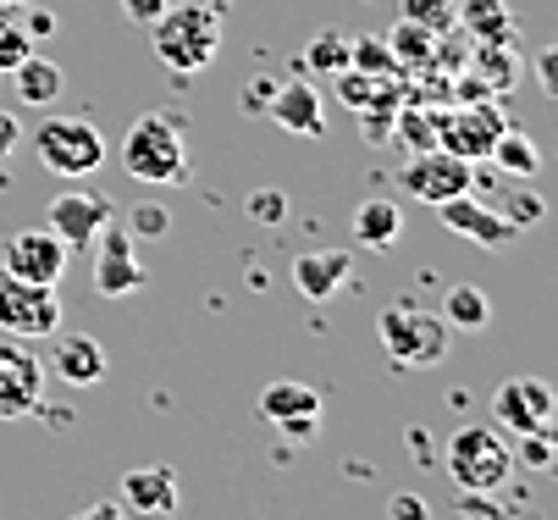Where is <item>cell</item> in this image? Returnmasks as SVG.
Instances as JSON below:
<instances>
[{
  "instance_id": "74e56055",
  "label": "cell",
  "mask_w": 558,
  "mask_h": 520,
  "mask_svg": "<svg viewBox=\"0 0 558 520\" xmlns=\"http://www.w3.org/2000/svg\"><path fill=\"white\" fill-rule=\"evenodd\" d=\"M392 520H432V509H426L415 493H398V498H392Z\"/></svg>"
},
{
  "instance_id": "ac0fdd59",
  "label": "cell",
  "mask_w": 558,
  "mask_h": 520,
  "mask_svg": "<svg viewBox=\"0 0 558 520\" xmlns=\"http://www.w3.org/2000/svg\"><path fill=\"white\" fill-rule=\"evenodd\" d=\"M453 34L475 39V45H514L520 23L504 0H459L453 7Z\"/></svg>"
},
{
  "instance_id": "b9f144b4",
  "label": "cell",
  "mask_w": 558,
  "mask_h": 520,
  "mask_svg": "<svg viewBox=\"0 0 558 520\" xmlns=\"http://www.w3.org/2000/svg\"><path fill=\"white\" fill-rule=\"evenodd\" d=\"M28 34H56V17H50V12H34V17H28Z\"/></svg>"
},
{
  "instance_id": "ee69618b",
  "label": "cell",
  "mask_w": 558,
  "mask_h": 520,
  "mask_svg": "<svg viewBox=\"0 0 558 520\" xmlns=\"http://www.w3.org/2000/svg\"><path fill=\"white\" fill-rule=\"evenodd\" d=\"M0 7H28V0H0Z\"/></svg>"
},
{
  "instance_id": "e0dca14e",
  "label": "cell",
  "mask_w": 558,
  "mask_h": 520,
  "mask_svg": "<svg viewBox=\"0 0 558 520\" xmlns=\"http://www.w3.org/2000/svg\"><path fill=\"white\" fill-rule=\"evenodd\" d=\"M349 271H354L349 250H304V255H293V288L315 305L332 300V293L349 282Z\"/></svg>"
},
{
  "instance_id": "4dcf8cb0",
  "label": "cell",
  "mask_w": 558,
  "mask_h": 520,
  "mask_svg": "<svg viewBox=\"0 0 558 520\" xmlns=\"http://www.w3.org/2000/svg\"><path fill=\"white\" fill-rule=\"evenodd\" d=\"M332 84H338V100H343V106H354V111H365V106L376 100V89H381L387 78H365V72H354V66H343V72H332Z\"/></svg>"
},
{
  "instance_id": "d6a6232c",
  "label": "cell",
  "mask_w": 558,
  "mask_h": 520,
  "mask_svg": "<svg viewBox=\"0 0 558 520\" xmlns=\"http://www.w3.org/2000/svg\"><path fill=\"white\" fill-rule=\"evenodd\" d=\"M250 216L266 221V228H277V221L288 216V194H282V189H255V194H250Z\"/></svg>"
},
{
  "instance_id": "277c9868",
  "label": "cell",
  "mask_w": 558,
  "mask_h": 520,
  "mask_svg": "<svg viewBox=\"0 0 558 520\" xmlns=\"http://www.w3.org/2000/svg\"><path fill=\"white\" fill-rule=\"evenodd\" d=\"M509 471H514V449L498 426H459L448 437V476L464 493H493L509 482Z\"/></svg>"
},
{
  "instance_id": "f35d334b",
  "label": "cell",
  "mask_w": 558,
  "mask_h": 520,
  "mask_svg": "<svg viewBox=\"0 0 558 520\" xmlns=\"http://www.w3.org/2000/svg\"><path fill=\"white\" fill-rule=\"evenodd\" d=\"M453 95H459V100H493V89L475 78V72H459V78H453Z\"/></svg>"
},
{
  "instance_id": "603a6c76",
  "label": "cell",
  "mask_w": 558,
  "mask_h": 520,
  "mask_svg": "<svg viewBox=\"0 0 558 520\" xmlns=\"http://www.w3.org/2000/svg\"><path fill=\"white\" fill-rule=\"evenodd\" d=\"M470 72L482 78L493 95H509L520 84V50L514 45H475L470 50Z\"/></svg>"
},
{
  "instance_id": "d6986e66",
  "label": "cell",
  "mask_w": 558,
  "mask_h": 520,
  "mask_svg": "<svg viewBox=\"0 0 558 520\" xmlns=\"http://www.w3.org/2000/svg\"><path fill=\"white\" fill-rule=\"evenodd\" d=\"M56 377L72 383V388H95V383L106 377V349H100L89 332L56 338Z\"/></svg>"
},
{
  "instance_id": "e575fe53",
  "label": "cell",
  "mask_w": 558,
  "mask_h": 520,
  "mask_svg": "<svg viewBox=\"0 0 558 520\" xmlns=\"http://www.w3.org/2000/svg\"><path fill=\"white\" fill-rule=\"evenodd\" d=\"M504 216L514 221V228H531V221H542V199L525 189V194H514V199H504Z\"/></svg>"
},
{
  "instance_id": "5b68a950",
  "label": "cell",
  "mask_w": 558,
  "mask_h": 520,
  "mask_svg": "<svg viewBox=\"0 0 558 520\" xmlns=\"http://www.w3.org/2000/svg\"><path fill=\"white\" fill-rule=\"evenodd\" d=\"M376 332H381V349H387L398 365H442L453 327H448L442 316L421 311V305H387L381 322H376Z\"/></svg>"
},
{
  "instance_id": "ba28073f",
  "label": "cell",
  "mask_w": 558,
  "mask_h": 520,
  "mask_svg": "<svg viewBox=\"0 0 558 520\" xmlns=\"http://www.w3.org/2000/svg\"><path fill=\"white\" fill-rule=\"evenodd\" d=\"M470 183H475V161H464V156L442 150V144H437V150L410 156L404 167H398V189L415 194V199H426V205L453 199V194H470Z\"/></svg>"
},
{
  "instance_id": "83f0119b",
  "label": "cell",
  "mask_w": 558,
  "mask_h": 520,
  "mask_svg": "<svg viewBox=\"0 0 558 520\" xmlns=\"http://www.w3.org/2000/svg\"><path fill=\"white\" fill-rule=\"evenodd\" d=\"M349 66V39L338 34V28H322L310 39V50H304V72H322V78H332V72H343Z\"/></svg>"
},
{
  "instance_id": "d4e9b609",
  "label": "cell",
  "mask_w": 558,
  "mask_h": 520,
  "mask_svg": "<svg viewBox=\"0 0 558 520\" xmlns=\"http://www.w3.org/2000/svg\"><path fill=\"white\" fill-rule=\"evenodd\" d=\"M442 322H448V327H464V332H482V327L493 322L487 293L475 288V282H459V288H448V300H442Z\"/></svg>"
},
{
  "instance_id": "3957f363",
  "label": "cell",
  "mask_w": 558,
  "mask_h": 520,
  "mask_svg": "<svg viewBox=\"0 0 558 520\" xmlns=\"http://www.w3.org/2000/svg\"><path fill=\"white\" fill-rule=\"evenodd\" d=\"M34 156L56 178H89L106 167V138L84 117H45L34 128Z\"/></svg>"
},
{
  "instance_id": "52a82bcc",
  "label": "cell",
  "mask_w": 558,
  "mask_h": 520,
  "mask_svg": "<svg viewBox=\"0 0 558 520\" xmlns=\"http://www.w3.org/2000/svg\"><path fill=\"white\" fill-rule=\"evenodd\" d=\"M504 111L493 100H459L453 111H437V144L464 161H487L493 150V138L504 133Z\"/></svg>"
},
{
  "instance_id": "9c48e42d",
  "label": "cell",
  "mask_w": 558,
  "mask_h": 520,
  "mask_svg": "<svg viewBox=\"0 0 558 520\" xmlns=\"http://www.w3.org/2000/svg\"><path fill=\"white\" fill-rule=\"evenodd\" d=\"M89 250H95V293L100 300H122V293H138L149 282V271L138 266V239L122 221H106Z\"/></svg>"
},
{
  "instance_id": "8992f818",
  "label": "cell",
  "mask_w": 558,
  "mask_h": 520,
  "mask_svg": "<svg viewBox=\"0 0 558 520\" xmlns=\"http://www.w3.org/2000/svg\"><path fill=\"white\" fill-rule=\"evenodd\" d=\"M0 332L7 338H56L61 332L56 282H23L12 271H0Z\"/></svg>"
},
{
  "instance_id": "f546056e",
  "label": "cell",
  "mask_w": 558,
  "mask_h": 520,
  "mask_svg": "<svg viewBox=\"0 0 558 520\" xmlns=\"http://www.w3.org/2000/svg\"><path fill=\"white\" fill-rule=\"evenodd\" d=\"M453 7H459V0H398L404 23H421L432 34H453Z\"/></svg>"
},
{
  "instance_id": "2e32d148",
  "label": "cell",
  "mask_w": 558,
  "mask_h": 520,
  "mask_svg": "<svg viewBox=\"0 0 558 520\" xmlns=\"http://www.w3.org/2000/svg\"><path fill=\"white\" fill-rule=\"evenodd\" d=\"M271 122L288 128V133H304V138H322V133H327L322 89H315L310 78H282L277 95H271Z\"/></svg>"
},
{
  "instance_id": "7bdbcfd3",
  "label": "cell",
  "mask_w": 558,
  "mask_h": 520,
  "mask_svg": "<svg viewBox=\"0 0 558 520\" xmlns=\"http://www.w3.org/2000/svg\"><path fill=\"white\" fill-rule=\"evenodd\" d=\"M205 7H216V12H227V0H205Z\"/></svg>"
},
{
  "instance_id": "5bb4252c",
  "label": "cell",
  "mask_w": 558,
  "mask_h": 520,
  "mask_svg": "<svg viewBox=\"0 0 558 520\" xmlns=\"http://www.w3.org/2000/svg\"><path fill=\"white\" fill-rule=\"evenodd\" d=\"M111 221V205L100 194H84V189H66L50 199V233L66 244V250H89L100 239V228Z\"/></svg>"
},
{
  "instance_id": "484cf974",
  "label": "cell",
  "mask_w": 558,
  "mask_h": 520,
  "mask_svg": "<svg viewBox=\"0 0 558 520\" xmlns=\"http://www.w3.org/2000/svg\"><path fill=\"white\" fill-rule=\"evenodd\" d=\"M487 161H498L504 172H514V178H536L542 172V156H536V144L520 133V128H504L498 138H493V150H487Z\"/></svg>"
},
{
  "instance_id": "cb8c5ba5",
  "label": "cell",
  "mask_w": 558,
  "mask_h": 520,
  "mask_svg": "<svg viewBox=\"0 0 558 520\" xmlns=\"http://www.w3.org/2000/svg\"><path fill=\"white\" fill-rule=\"evenodd\" d=\"M387 50H392V61H398V72H432L437 61V34L432 28H421V23H398L392 28V39H387Z\"/></svg>"
},
{
  "instance_id": "44dd1931",
  "label": "cell",
  "mask_w": 558,
  "mask_h": 520,
  "mask_svg": "<svg viewBox=\"0 0 558 520\" xmlns=\"http://www.w3.org/2000/svg\"><path fill=\"white\" fill-rule=\"evenodd\" d=\"M12 89L23 106H56L61 100V66L45 61V56H23L12 66Z\"/></svg>"
},
{
  "instance_id": "7402d4cb",
  "label": "cell",
  "mask_w": 558,
  "mask_h": 520,
  "mask_svg": "<svg viewBox=\"0 0 558 520\" xmlns=\"http://www.w3.org/2000/svg\"><path fill=\"white\" fill-rule=\"evenodd\" d=\"M398 233H404V216H398L392 199H365V205L354 210V239H360L365 250H392Z\"/></svg>"
},
{
  "instance_id": "4fadbf2b",
  "label": "cell",
  "mask_w": 558,
  "mask_h": 520,
  "mask_svg": "<svg viewBox=\"0 0 558 520\" xmlns=\"http://www.w3.org/2000/svg\"><path fill=\"white\" fill-rule=\"evenodd\" d=\"M66 244L50 233V228H23L7 239V250H0V271H12L23 282H56L66 271Z\"/></svg>"
},
{
  "instance_id": "30bf717a",
  "label": "cell",
  "mask_w": 558,
  "mask_h": 520,
  "mask_svg": "<svg viewBox=\"0 0 558 520\" xmlns=\"http://www.w3.org/2000/svg\"><path fill=\"white\" fill-rule=\"evenodd\" d=\"M45 404V365L28 343L0 338V421H23Z\"/></svg>"
},
{
  "instance_id": "7c38bea8",
  "label": "cell",
  "mask_w": 558,
  "mask_h": 520,
  "mask_svg": "<svg viewBox=\"0 0 558 520\" xmlns=\"http://www.w3.org/2000/svg\"><path fill=\"white\" fill-rule=\"evenodd\" d=\"M553 388L542 383V377H509L498 394H493V415H498V426H509L514 437H525V432H553Z\"/></svg>"
},
{
  "instance_id": "8d00e7d4",
  "label": "cell",
  "mask_w": 558,
  "mask_h": 520,
  "mask_svg": "<svg viewBox=\"0 0 558 520\" xmlns=\"http://www.w3.org/2000/svg\"><path fill=\"white\" fill-rule=\"evenodd\" d=\"M122 12H128V17L138 23V28H149L155 17H161V12H167V0H122Z\"/></svg>"
},
{
  "instance_id": "60d3db41",
  "label": "cell",
  "mask_w": 558,
  "mask_h": 520,
  "mask_svg": "<svg viewBox=\"0 0 558 520\" xmlns=\"http://www.w3.org/2000/svg\"><path fill=\"white\" fill-rule=\"evenodd\" d=\"M17 150V117L12 111H0V161H7Z\"/></svg>"
},
{
  "instance_id": "9a60e30c",
  "label": "cell",
  "mask_w": 558,
  "mask_h": 520,
  "mask_svg": "<svg viewBox=\"0 0 558 520\" xmlns=\"http://www.w3.org/2000/svg\"><path fill=\"white\" fill-rule=\"evenodd\" d=\"M122 509L138 520H172L178 515V471L172 465H138L122 476Z\"/></svg>"
},
{
  "instance_id": "4316f807",
  "label": "cell",
  "mask_w": 558,
  "mask_h": 520,
  "mask_svg": "<svg viewBox=\"0 0 558 520\" xmlns=\"http://www.w3.org/2000/svg\"><path fill=\"white\" fill-rule=\"evenodd\" d=\"M392 138L404 144L410 156H421V150H437V111H421V106H398V111H392Z\"/></svg>"
},
{
  "instance_id": "7a4b0ae2",
  "label": "cell",
  "mask_w": 558,
  "mask_h": 520,
  "mask_svg": "<svg viewBox=\"0 0 558 520\" xmlns=\"http://www.w3.org/2000/svg\"><path fill=\"white\" fill-rule=\"evenodd\" d=\"M149 28H155V56H161L172 72H205L221 50V12L205 7V0L167 7Z\"/></svg>"
},
{
  "instance_id": "6da1fadb",
  "label": "cell",
  "mask_w": 558,
  "mask_h": 520,
  "mask_svg": "<svg viewBox=\"0 0 558 520\" xmlns=\"http://www.w3.org/2000/svg\"><path fill=\"white\" fill-rule=\"evenodd\" d=\"M122 167L128 178L138 183H189L194 167H189V133H183V117L178 111H149L128 128L122 138Z\"/></svg>"
},
{
  "instance_id": "836d02e7",
  "label": "cell",
  "mask_w": 558,
  "mask_h": 520,
  "mask_svg": "<svg viewBox=\"0 0 558 520\" xmlns=\"http://www.w3.org/2000/svg\"><path fill=\"white\" fill-rule=\"evenodd\" d=\"M520 460H525L531 471H547V465H553V432H525V437H520Z\"/></svg>"
},
{
  "instance_id": "f1b7e54d",
  "label": "cell",
  "mask_w": 558,
  "mask_h": 520,
  "mask_svg": "<svg viewBox=\"0 0 558 520\" xmlns=\"http://www.w3.org/2000/svg\"><path fill=\"white\" fill-rule=\"evenodd\" d=\"M349 66L365 72V78H398V61L387 50V39L365 34V39H349Z\"/></svg>"
},
{
  "instance_id": "8fae6325",
  "label": "cell",
  "mask_w": 558,
  "mask_h": 520,
  "mask_svg": "<svg viewBox=\"0 0 558 520\" xmlns=\"http://www.w3.org/2000/svg\"><path fill=\"white\" fill-rule=\"evenodd\" d=\"M437 221L448 233H459V239H470V244H482V250H504V244H514V221L504 216V210H493V205H482V199H470V194H453V199H437Z\"/></svg>"
},
{
  "instance_id": "ab89813d",
  "label": "cell",
  "mask_w": 558,
  "mask_h": 520,
  "mask_svg": "<svg viewBox=\"0 0 558 520\" xmlns=\"http://www.w3.org/2000/svg\"><path fill=\"white\" fill-rule=\"evenodd\" d=\"M72 520H122V504H117V498H100V504H89V509H77Z\"/></svg>"
},
{
  "instance_id": "d590c367",
  "label": "cell",
  "mask_w": 558,
  "mask_h": 520,
  "mask_svg": "<svg viewBox=\"0 0 558 520\" xmlns=\"http://www.w3.org/2000/svg\"><path fill=\"white\" fill-rule=\"evenodd\" d=\"M23 56H28V34H17V28H0V66L12 72Z\"/></svg>"
},
{
  "instance_id": "ffe728a7",
  "label": "cell",
  "mask_w": 558,
  "mask_h": 520,
  "mask_svg": "<svg viewBox=\"0 0 558 520\" xmlns=\"http://www.w3.org/2000/svg\"><path fill=\"white\" fill-rule=\"evenodd\" d=\"M260 415L277 421V426H288V421H322V394H315L310 383H293V377L266 383V394H260Z\"/></svg>"
},
{
  "instance_id": "1f68e13d",
  "label": "cell",
  "mask_w": 558,
  "mask_h": 520,
  "mask_svg": "<svg viewBox=\"0 0 558 520\" xmlns=\"http://www.w3.org/2000/svg\"><path fill=\"white\" fill-rule=\"evenodd\" d=\"M122 228H128L133 239H167V228H172V210H167V205H133Z\"/></svg>"
}]
</instances>
